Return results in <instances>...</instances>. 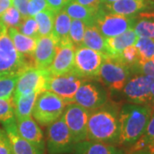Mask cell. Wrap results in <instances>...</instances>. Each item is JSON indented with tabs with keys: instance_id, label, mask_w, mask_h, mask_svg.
<instances>
[{
	"instance_id": "6da1fadb",
	"label": "cell",
	"mask_w": 154,
	"mask_h": 154,
	"mask_svg": "<svg viewBox=\"0 0 154 154\" xmlns=\"http://www.w3.org/2000/svg\"><path fill=\"white\" fill-rule=\"evenodd\" d=\"M152 110L148 105L128 104L122 107L118 115L121 145H133L146 130Z\"/></svg>"
},
{
	"instance_id": "7a4b0ae2",
	"label": "cell",
	"mask_w": 154,
	"mask_h": 154,
	"mask_svg": "<svg viewBox=\"0 0 154 154\" xmlns=\"http://www.w3.org/2000/svg\"><path fill=\"white\" fill-rule=\"evenodd\" d=\"M119 120L115 111L109 108L93 110L88 121V140L111 144L118 141Z\"/></svg>"
},
{
	"instance_id": "3957f363",
	"label": "cell",
	"mask_w": 154,
	"mask_h": 154,
	"mask_svg": "<svg viewBox=\"0 0 154 154\" xmlns=\"http://www.w3.org/2000/svg\"><path fill=\"white\" fill-rule=\"evenodd\" d=\"M66 102L50 91L39 94L33 106V118L41 126H48L60 118L66 107Z\"/></svg>"
},
{
	"instance_id": "277c9868",
	"label": "cell",
	"mask_w": 154,
	"mask_h": 154,
	"mask_svg": "<svg viewBox=\"0 0 154 154\" xmlns=\"http://www.w3.org/2000/svg\"><path fill=\"white\" fill-rule=\"evenodd\" d=\"M17 51L8 34V29L0 33V74H22L33 66V59Z\"/></svg>"
},
{
	"instance_id": "5b68a950",
	"label": "cell",
	"mask_w": 154,
	"mask_h": 154,
	"mask_svg": "<svg viewBox=\"0 0 154 154\" xmlns=\"http://www.w3.org/2000/svg\"><path fill=\"white\" fill-rule=\"evenodd\" d=\"M135 22V17L110 13L101 5L96 14L94 25L98 28L102 36L107 38L116 37L130 28H134Z\"/></svg>"
},
{
	"instance_id": "8992f818",
	"label": "cell",
	"mask_w": 154,
	"mask_h": 154,
	"mask_svg": "<svg viewBox=\"0 0 154 154\" xmlns=\"http://www.w3.org/2000/svg\"><path fill=\"white\" fill-rule=\"evenodd\" d=\"M130 75V69L117 57L105 56L98 75V80L110 90L123 89Z\"/></svg>"
},
{
	"instance_id": "52a82bcc",
	"label": "cell",
	"mask_w": 154,
	"mask_h": 154,
	"mask_svg": "<svg viewBox=\"0 0 154 154\" xmlns=\"http://www.w3.org/2000/svg\"><path fill=\"white\" fill-rule=\"evenodd\" d=\"M48 69L29 67L19 75L13 98L27 96L32 94H41L45 91L46 83L51 77Z\"/></svg>"
},
{
	"instance_id": "ba28073f",
	"label": "cell",
	"mask_w": 154,
	"mask_h": 154,
	"mask_svg": "<svg viewBox=\"0 0 154 154\" xmlns=\"http://www.w3.org/2000/svg\"><path fill=\"white\" fill-rule=\"evenodd\" d=\"M46 145L49 154H64L74 151L75 143L63 116L47 127Z\"/></svg>"
},
{
	"instance_id": "9c48e42d",
	"label": "cell",
	"mask_w": 154,
	"mask_h": 154,
	"mask_svg": "<svg viewBox=\"0 0 154 154\" xmlns=\"http://www.w3.org/2000/svg\"><path fill=\"white\" fill-rule=\"evenodd\" d=\"M105 57L104 54L86 46L78 47L75 52L74 70L72 73L86 80L98 77Z\"/></svg>"
},
{
	"instance_id": "30bf717a",
	"label": "cell",
	"mask_w": 154,
	"mask_h": 154,
	"mask_svg": "<svg viewBox=\"0 0 154 154\" xmlns=\"http://www.w3.org/2000/svg\"><path fill=\"white\" fill-rule=\"evenodd\" d=\"M89 114V110L75 103L67 105L64 109L62 116L75 144L87 140Z\"/></svg>"
},
{
	"instance_id": "8fae6325",
	"label": "cell",
	"mask_w": 154,
	"mask_h": 154,
	"mask_svg": "<svg viewBox=\"0 0 154 154\" xmlns=\"http://www.w3.org/2000/svg\"><path fill=\"white\" fill-rule=\"evenodd\" d=\"M86 81V79L81 78L74 73L58 76L51 75L46 83L45 91L57 94L69 105L74 103V98L77 90Z\"/></svg>"
},
{
	"instance_id": "7c38bea8",
	"label": "cell",
	"mask_w": 154,
	"mask_h": 154,
	"mask_svg": "<svg viewBox=\"0 0 154 154\" xmlns=\"http://www.w3.org/2000/svg\"><path fill=\"white\" fill-rule=\"evenodd\" d=\"M153 82V78L147 75H135L127 82L123 88V94L133 104L147 105L152 102L151 86Z\"/></svg>"
},
{
	"instance_id": "4fadbf2b",
	"label": "cell",
	"mask_w": 154,
	"mask_h": 154,
	"mask_svg": "<svg viewBox=\"0 0 154 154\" xmlns=\"http://www.w3.org/2000/svg\"><path fill=\"white\" fill-rule=\"evenodd\" d=\"M107 101L105 89L92 82H83L74 98L75 103L88 110H94L104 106Z\"/></svg>"
},
{
	"instance_id": "5bb4252c",
	"label": "cell",
	"mask_w": 154,
	"mask_h": 154,
	"mask_svg": "<svg viewBox=\"0 0 154 154\" xmlns=\"http://www.w3.org/2000/svg\"><path fill=\"white\" fill-rule=\"evenodd\" d=\"M2 123L10 140L13 154H44L45 149L30 143L19 134L15 116Z\"/></svg>"
},
{
	"instance_id": "9a60e30c",
	"label": "cell",
	"mask_w": 154,
	"mask_h": 154,
	"mask_svg": "<svg viewBox=\"0 0 154 154\" xmlns=\"http://www.w3.org/2000/svg\"><path fill=\"white\" fill-rule=\"evenodd\" d=\"M57 50V44L51 34L39 37L32 57L33 66L38 69H48L54 60Z\"/></svg>"
},
{
	"instance_id": "2e32d148",
	"label": "cell",
	"mask_w": 154,
	"mask_h": 154,
	"mask_svg": "<svg viewBox=\"0 0 154 154\" xmlns=\"http://www.w3.org/2000/svg\"><path fill=\"white\" fill-rule=\"evenodd\" d=\"M75 49L71 42L57 46L54 60L48 68L51 75H64L73 72Z\"/></svg>"
},
{
	"instance_id": "e0dca14e",
	"label": "cell",
	"mask_w": 154,
	"mask_h": 154,
	"mask_svg": "<svg viewBox=\"0 0 154 154\" xmlns=\"http://www.w3.org/2000/svg\"><path fill=\"white\" fill-rule=\"evenodd\" d=\"M17 130L19 134L30 143L45 149L44 134L36 122L28 116L22 119H17Z\"/></svg>"
},
{
	"instance_id": "ac0fdd59",
	"label": "cell",
	"mask_w": 154,
	"mask_h": 154,
	"mask_svg": "<svg viewBox=\"0 0 154 154\" xmlns=\"http://www.w3.org/2000/svg\"><path fill=\"white\" fill-rule=\"evenodd\" d=\"M137 35L133 28L127 30L120 35L113 38H105V47L108 56L117 57L122 51L129 45H134L138 39Z\"/></svg>"
},
{
	"instance_id": "d6986e66",
	"label": "cell",
	"mask_w": 154,
	"mask_h": 154,
	"mask_svg": "<svg viewBox=\"0 0 154 154\" xmlns=\"http://www.w3.org/2000/svg\"><path fill=\"white\" fill-rule=\"evenodd\" d=\"M107 11L125 17H134L146 9V0H118L110 5H102Z\"/></svg>"
},
{
	"instance_id": "ffe728a7",
	"label": "cell",
	"mask_w": 154,
	"mask_h": 154,
	"mask_svg": "<svg viewBox=\"0 0 154 154\" xmlns=\"http://www.w3.org/2000/svg\"><path fill=\"white\" fill-rule=\"evenodd\" d=\"M71 18L63 10L55 14L51 35L56 39L57 46L71 42L69 39V28L71 25Z\"/></svg>"
},
{
	"instance_id": "44dd1931",
	"label": "cell",
	"mask_w": 154,
	"mask_h": 154,
	"mask_svg": "<svg viewBox=\"0 0 154 154\" xmlns=\"http://www.w3.org/2000/svg\"><path fill=\"white\" fill-rule=\"evenodd\" d=\"M8 34L12 40L16 50L20 54L28 58L33 57L38 38L36 39L26 36L20 33L19 30L15 28H8Z\"/></svg>"
},
{
	"instance_id": "7402d4cb",
	"label": "cell",
	"mask_w": 154,
	"mask_h": 154,
	"mask_svg": "<svg viewBox=\"0 0 154 154\" xmlns=\"http://www.w3.org/2000/svg\"><path fill=\"white\" fill-rule=\"evenodd\" d=\"M63 11L71 19L80 20L87 26H91L94 24L95 17L99 10L90 9L78 4L75 0H70L63 8Z\"/></svg>"
},
{
	"instance_id": "603a6c76",
	"label": "cell",
	"mask_w": 154,
	"mask_h": 154,
	"mask_svg": "<svg viewBox=\"0 0 154 154\" xmlns=\"http://www.w3.org/2000/svg\"><path fill=\"white\" fill-rule=\"evenodd\" d=\"M74 152L75 154H117L119 150L111 144L86 140L75 144Z\"/></svg>"
},
{
	"instance_id": "cb8c5ba5",
	"label": "cell",
	"mask_w": 154,
	"mask_h": 154,
	"mask_svg": "<svg viewBox=\"0 0 154 154\" xmlns=\"http://www.w3.org/2000/svg\"><path fill=\"white\" fill-rule=\"evenodd\" d=\"M83 46L88 47L105 56H108L106 47H105V38L99 33L98 28L94 25L87 26L84 38H83Z\"/></svg>"
},
{
	"instance_id": "d4e9b609",
	"label": "cell",
	"mask_w": 154,
	"mask_h": 154,
	"mask_svg": "<svg viewBox=\"0 0 154 154\" xmlns=\"http://www.w3.org/2000/svg\"><path fill=\"white\" fill-rule=\"evenodd\" d=\"M38 94H32L27 96H19L13 98L14 114L16 119H22L32 116L33 106Z\"/></svg>"
},
{
	"instance_id": "484cf974",
	"label": "cell",
	"mask_w": 154,
	"mask_h": 154,
	"mask_svg": "<svg viewBox=\"0 0 154 154\" xmlns=\"http://www.w3.org/2000/svg\"><path fill=\"white\" fill-rule=\"evenodd\" d=\"M133 29L138 37L154 39L153 12H145L140 14V19L135 22Z\"/></svg>"
},
{
	"instance_id": "4316f807",
	"label": "cell",
	"mask_w": 154,
	"mask_h": 154,
	"mask_svg": "<svg viewBox=\"0 0 154 154\" xmlns=\"http://www.w3.org/2000/svg\"><path fill=\"white\" fill-rule=\"evenodd\" d=\"M55 14V12H53L51 10H47L41 11L33 17L38 24L39 37L49 36L52 33Z\"/></svg>"
},
{
	"instance_id": "83f0119b",
	"label": "cell",
	"mask_w": 154,
	"mask_h": 154,
	"mask_svg": "<svg viewBox=\"0 0 154 154\" xmlns=\"http://www.w3.org/2000/svg\"><path fill=\"white\" fill-rule=\"evenodd\" d=\"M154 140V113H152L147 126L143 134L133 144L130 149V154L145 151L148 145Z\"/></svg>"
},
{
	"instance_id": "f1b7e54d",
	"label": "cell",
	"mask_w": 154,
	"mask_h": 154,
	"mask_svg": "<svg viewBox=\"0 0 154 154\" xmlns=\"http://www.w3.org/2000/svg\"><path fill=\"white\" fill-rule=\"evenodd\" d=\"M21 74H0V99L13 98L17 81Z\"/></svg>"
},
{
	"instance_id": "f546056e",
	"label": "cell",
	"mask_w": 154,
	"mask_h": 154,
	"mask_svg": "<svg viewBox=\"0 0 154 154\" xmlns=\"http://www.w3.org/2000/svg\"><path fill=\"white\" fill-rule=\"evenodd\" d=\"M139 54V62L152 60L154 57V39L139 37L135 43Z\"/></svg>"
},
{
	"instance_id": "4dcf8cb0",
	"label": "cell",
	"mask_w": 154,
	"mask_h": 154,
	"mask_svg": "<svg viewBox=\"0 0 154 154\" xmlns=\"http://www.w3.org/2000/svg\"><path fill=\"white\" fill-rule=\"evenodd\" d=\"M87 25L80 20L72 19L69 28V39L75 48L83 46L84 33Z\"/></svg>"
},
{
	"instance_id": "1f68e13d",
	"label": "cell",
	"mask_w": 154,
	"mask_h": 154,
	"mask_svg": "<svg viewBox=\"0 0 154 154\" xmlns=\"http://www.w3.org/2000/svg\"><path fill=\"white\" fill-rule=\"evenodd\" d=\"M23 18L20 12L12 5L0 17V22H2L7 28H19L22 24Z\"/></svg>"
},
{
	"instance_id": "d6a6232c",
	"label": "cell",
	"mask_w": 154,
	"mask_h": 154,
	"mask_svg": "<svg viewBox=\"0 0 154 154\" xmlns=\"http://www.w3.org/2000/svg\"><path fill=\"white\" fill-rule=\"evenodd\" d=\"M117 58L123 63L125 65L131 69L133 67H136L139 62V54H138L137 48L135 45H129L122 51Z\"/></svg>"
},
{
	"instance_id": "836d02e7",
	"label": "cell",
	"mask_w": 154,
	"mask_h": 154,
	"mask_svg": "<svg viewBox=\"0 0 154 154\" xmlns=\"http://www.w3.org/2000/svg\"><path fill=\"white\" fill-rule=\"evenodd\" d=\"M18 30L20 33H22V34L28 36V37L36 38V39L39 38L38 24H37V22L34 20L33 17H28L25 19H23L22 24L20 25Z\"/></svg>"
},
{
	"instance_id": "e575fe53",
	"label": "cell",
	"mask_w": 154,
	"mask_h": 154,
	"mask_svg": "<svg viewBox=\"0 0 154 154\" xmlns=\"http://www.w3.org/2000/svg\"><path fill=\"white\" fill-rule=\"evenodd\" d=\"M15 116L13 98L10 99H0V122L9 120Z\"/></svg>"
},
{
	"instance_id": "d590c367",
	"label": "cell",
	"mask_w": 154,
	"mask_h": 154,
	"mask_svg": "<svg viewBox=\"0 0 154 154\" xmlns=\"http://www.w3.org/2000/svg\"><path fill=\"white\" fill-rule=\"evenodd\" d=\"M47 10H51V9L45 0H29L28 2V17H33L39 12Z\"/></svg>"
},
{
	"instance_id": "8d00e7d4",
	"label": "cell",
	"mask_w": 154,
	"mask_h": 154,
	"mask_svg": "<svg viewBox=\"0 0 154 154\" xmlns=\"http://www.w3.org/2000/svg\"><path fill=\"white\" fill-rule=\"evenodd\" d=\"M0 154H13L11 142L5 130L0 127Z\"/></svg>"
},
{
	"instance_id": "74e56055",
	"label": "cell",
	"mask_w": 154,
	"mask_h": 154,
	"mask_svg": "<svg viewBox=\"0 0 154 154\" xmlns=\"http://www.w3.org/2000/svg\"><path fill=\"white\" fill-rule=\"evenodd\" d=\"M138 69L140 70L142 75L152 77L154 79V62L152 60L146 61V62H138Z\"/></svg>"
},
{
	"instance_id": "f35d334b",
	"label": "cell",
	"mask_w": 154,
	"mask_h": 154,
	"mask_svg": "<svg viewBox=\"0 0 154 154\" xmlns=\"http://www.w3.org/2000/svg\"><path fill=\"white\" fill-rule=\"evenodd\" d=\"M29 0H12V5L20 12L23 19L28 17V5Z\"/></svg>"
},
{
	"instance_id": "ab89813d",
	"label": "cell",
	"mask_w": 154,
	"mask_h": 154,
	"mask_svg": "<svg viewBox=\"0 0 154 154\" xmlns=\"http://www.w3.org/2000/svg\"><path fill=\"white\" fill-rule=\"evenodd\" d=\"M50 9L53 12L57 13L58 11L63 10V8L70 0H45Z\"/></svg>"
},
{
	"instance_id": "60d3db41",
	"label": "cell",
	"mask_w": 154,
	"mask_h": 154,
	"mask_svg": "<svg viewBox=\"0 0 154 154\" xmlns=\"http://www.w3.org/2000/svg\"><path fill=\"white\" fill-rule=\"evenodd\" d=\"M78 4L94 10H99L101 6L100 0H75Z\"/></svg>"
},
{
	"instance_id": "b9f144b4",
	"label": "cell",
	"mask_w": 154,
	"mask_h": 154,
	"mask_svg": "<svg viewBox=\"0 0 154 154\" xmlns=\"http://www.w3.org/2000/svg\"><path fill=\"white\" fill-rule=\"evenodd\" d=\"M12 5V0H0V17Z\"/></svg>"
},
{
	"instance_id": "7bdbcfd3",
	"label": "cell",
	"mask_w": 154,
	"mask_h": 154,
	"mask_svg": "<svg viewBox=\"0 0 154 154\" xmlns=\"http://www.w3.org/2000/svg\"><path fill=\"white\" fill-rule=\"evenodd\" d=\"M146 151L147 154H154V140L149 144L148 146L146 149Z\"/></svg>"
},
{
	"instance_id": "ee69618b",
	"label": "cell",
	"mask_w": 154,
	"mask_h": 154,
	"mask_svg": "<svg viewBox=\"0 0 154 154\" xmlns=\"http://www.w3.org/2000/svg\"><path fill=\"white\" fill-rule=\"evenodd\" d=\"M116 1H118V0H100L101 5H110L112 3H115Z\"/></svg>"
},
{
	"instance_id": "f6af8a7d",
	"label": "cell",
	"mask_w": 154,
	"mask_h": 154,
	"mask_svg": "<svg viewBox=\"0 0 154 154\" xmlns=\"http://www.w3.org/2000/svg\"><path fill=\"white\" fill-rule=\"evenodd\" d=\"M151 94H152V102H154V82L151 86Z\"/></svg>"
},
{
	"instance_id": "bcb514c9",
	"label": "cell",
	"mask_w": 154,
	"mask_h": 154,
	"mask_svg": "<svg viewBox=\"0 0 154 154\" xmlns=\"http://www.w3.org/2000/svg\"><path fill=\"white\" fill-rule=\"evenodd\" d=\"M117 154H125V153H123V152H122V151H119V152H118V153H117Z\"/></svg>"
},
{
	"instance_id": "7dc6e473",
	"label": "cell",
	"mask_w": 154,
	"mask_h": 154,
	"mask_svg": "<svg viewBox=\"0 0 154 154\" xmlns=\"http://www.w3.org/2000/svg\"><path fill=\"white\" fill-rule=\"evenodd\" d=\"M147 2H149V1H153V0H146Z\"/></svg>"
},
{
	"instance_id": "c3c4849f",
	"label": "cell",
	"mask_w": 154,
	"mask_h": 154,
	"mask_svg": "<svg viewBox=\"0 0 154 154\" xmlns=\"http://www.w3.org/2000/svg\"><path fill=\"white\" fill-rule=\"evenodd\" d=\"M152 61H153V62H154V57H153V58H152Z\"/></svg>"
}]
</instances>
